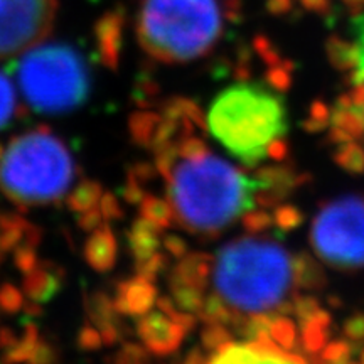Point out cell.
Returning <instances> with one entry per match:
<instances>
[{"label": "cell", "instance_id": "6da1fadb", "mask_svg": "<svg viewBox=\"0 0 364 364\" xmlns=\"http://www.w3.org/2000/svg\"><path fill=\"white\" fill-rule=\"evenodd\" d=\"M167 196L177 223L199 235H216L253 209L263 182L250 179L235 166L191 136L166 159Z\"/></svg>", "mask_w": 364, "mask_h": 364}, {"label": "cell", "instance_id": "7a4b0ae2", "mask_svg": "<svg viewBox=\"0 0 364 364\" xmlns=\"http://www.w3.org/2000/svg\"><path fill=\"white\" fill-rule=\"evenodd\" d=\"M294 280V258L272 241L241 238L223 247L213 267L216 295L238 314L279 307Z\"/></svg>", "mask_w": 364, "mask_h": 364}, {"label": "cell", "instance_id": "3957f363", "mask_svg": "<svg viewBox=\"0 0 364 364\" xmlns=\"http://www.w3.org/2000/svg\"><path fill=\"white\" fill-rule=\"evenodd\" d=\"M223 29L218 0H142L140 44L164 63H188L213 49Z\"/></svg>", "mask_w": 364, "mask_h": 364}, {"label": "cell", "instance_id": "277c9868", "mask_svg": "<svg viewBox=\"0 0 364 364\" xmlns=\"http://www.w3.org/2000/svg\"><path fill=\"white\" fill-rule=\"evenodd\" d=\"M208 120L211 134L247 167L265 161L267 145L289 129L282 98L245 81L218 95Z\"/></svg>", "mask_w": 364, "mask_h": 364}, {"label": "cell", "instance_id": "5b68a950", "mask_svg": "<svg viewBox=\"0 0 364 364\" xmlns=\"http://www.w3.org/2000/svg\"><path fill=\"white\" fill-rule=\"evenodd\" d=\"M75 166L66 145L48 132L21 135L0 161V189L12 201L44 204L61 198L70 188Z\"/></svg>", "mask_w": 364, "mask_h": 364}, {"label": "cell", "instance_id": "8992f818", "mask_svg": "<svg viewBox=\"0 0 364 364\" xmlns=\"http://www.w3.org/2000/svg\"><path fill=\"white\" fill-rule=\"evenodd\" d=\"M19 66V85L39 112H66L88 95L90 78L81 58L66 46H36Z\"/></svg>", "mask_w": 364, "mask_h": 364}, {"label": "cell", "instance_id": "52a82bcc", "mask_svg": "<svg viewBox=\"0 0 364 364\" xmlns=\"http://www.w3.org/2000/svg\"><path fill=\"white\" fill-rule=\"evenodd\" d=\"M312 247L332 267L364 265V198L341 196L318 211L312 223Z\"/></svg>", "mask_w": 364, "mask_h": 364}, {"label": "cell", "instance_id": "ba28073f", "mask_svg": "<svg viewBox=\"0 0 364 364\" xmlns=\"http://www.w3.org/2000/svg\"><path fill=\"white\" fill-rule=\"evenodd\" d=\"M56 0H0V59L27 53L51 33Z\"/></svg>", "mask_w": 364, "mask_h": 364}, {"label": "cell", "instance_id": "9c48e42d", "mask_svg": "<svg viewBox=\"0 0 364 364\" xmlns=\"http://www.w3.org/2000/svg\"><path fill=\"white\" fill-rule=\"evenodd\" d=\"M206 364H307L300 356L284 351L272 339L252 341L247 344L225 343L216 349Z\"/></svg>", "mask_w": 364, "mask_h": 364}, {"label": "cell", "instance_id": "30bf717a", "mask_svg": "<svg viewBox=\"0 0 364 364\" xmlns=\"http://www.w3.org/2000/svg\"><path fill=\"white\" fill-rule=\"evenodd\" d=\"M332 316L324 309H318L311 318L300 322V344L309 354H317L324 349L331 336Z\"/></svg>", "mask_w": 364, "mask_h": 364}, {"label": "cell", "instance_id": "8fae6325", "mask_svg": "<svg viewBox=\"0 0 364 364\" xmlns=\"http://www.w3.org/2000/svg\"><path fill=\"white\" fill-rule=\"evenodd\" d=\"M294 280L295 285L304 290H321L327 282L324 268L306 252L294 258Z\"/></svg>", "mask_w": 364, "mask_h": 364}, {"label": "cell", "instance_id": "7c38bea8", "mask_svg": "<svg viewBox=\"0 0 364 364\" xmlns=\"http://www.w3.org/2000/svg\"><path fill=\"white\" fill-rule=\"evenodd\" d=\"M326 53L329 63L338 71H351L358 68V44H353L341 38H329V41L326 43Z\"/></svg>", "mask_w": 364, "mask_h": 364}, {"label": "cell", "instance_id": "4fadbf2b", "mask_svg": "<svg viewBox=\"0 0 364 364\" xmlns=\"http://www.w3.org/2000/svg\"><path fill=\"white\" fill-rule=\"evenodd\" d=\"M332 161L338 164L341 169L349 172V174L359 176L364 174V147L359 145L356 140L354 142L336 145Z\"/></svg>", "mask_w": 364, "mask_h": 364}, {"label": "cell", "instance_id": "5bb4252c", "mask_svg": "<svg viewBox=\"0 0 364 364\" xmlns=\"http://www.w3.org/2000/svg\"><path fill=\"white\" fill-rule=\"evenodd\" d=\"M270 339L284 351H295L300 344L297 324L289 316H282L277 312L270 329Z\"/></svg>", "mask_w": 364, "mask_h": 364}, {"label": "cell", "instance_id": "9a60e30c", "mask_svg": "<svg viewBox=\"0 0 364 364\" xmlns=\"http://www.w3.org/2000/svg\"><path fill=\"white\" fill-rule=\"evenodd\" d=\"M331 125L339 127L349 132L354 139H361L364 136V120L358 115L354 108H331Z\"/></svg>", "mask_w": 364, "mask_h": 364}, {"label": "cell", "instance_id": "2e32d148", "mask_svg": "<svg viewBox=\"0 0 364 364\" xmlns=\"http://www.w3.org/2000/svg\"><path fill=\"white\" fill-rule=\"evenodd\" d=\"M331 125V108L324 102L316 100L309 107L307 117L300 122L304 132L307 134H322Z\"/></svg>", "mask_w": 364, "mask_h": 364}, {"label": "cell", "instance_id": "e0dca14e", "mask_svg": "<svg viewBox=\"0 0 364 364\" xmlns=\"http://www.w3.org/2000/svg\"><path fill=\"white\" fill-rule=\"evenodd\" d=\"M304 218L306 216L300 211V208L289 203H282L277 204L275 211H273V225L277 226L280 233H290V231L302 226Z\"/></svg>", "mask_w": 364, "mask_h": 364}, {"label": "cell", "instance_id": "ac0fdd59", "mask_svg": "<svg viewBox=\"0 0 364 364\" xmlns=\"http://www.w3.org/2000/svg\"><path fill=\"white\" fill-rule=\"evenodd\" d=\"M275 316L277 312H270V311L253 314V316L245 322L241 332L252 341L270 339V329H272L273 321H275Z\"/></svg>", "mask_w": 364, "mask_h": 364}, {"label": "cell", "instance_id": "d6986e66", "mask_svg": "<svg viewBox=\"0 0 364 364\" xmlns=\"http://www.w3.org/2000/svg\"><path fill=\"white\" fill-rule=\"evenodd\" d=\"M292 71L294 65L290 61H284L277 66H268L265 73L267 85L279 93H285L292 86Z\"/></svg>", "mask_w": 364, "mask_h": 364}, {"label": "cell", "instance_id": "ffe728a7", "mask_svg": "<svg viewBox=\"0 0 364 364\" xmlns=\"http://www.w3.org/2000/svg\"><path fill=\"white\" fill-rule=\"evenodd\" d=\"M353 353H354V346L351 341L338 339L324 346V349L321 351V358L324 359L326 363L344 364L349 361V358H351Z\"/></svg>", "mask_w": 364, "mask_h": 364}, {"label": "cell", "instance_id": "44dd1931", "mask_svg": "<svg viewBox=\"0 0 364 364\" xmlns=\"http://www.w3.org/2000/svg\"><path fill=\"white\" fill-rule=\"evenodd\" d=\"M16 110V97H14V88L6 76L0 73V129L9 124Z\"/></svg>", "mask_w": 364, "mask_h": 364}, {"label": "cell", "instance_id": "7402d4cb", "mask_svg": "<svg viewBox=\"0 0 364 364\" xmlns=\"http://www.w3.org/2000/svg\"><path fill=\"white\" fill-rule=\"evenodd\" d=\"M273 226V215L267 209H258V211H247L243 215V228L250 233H262V231L270 230Z\"/></svg>", "mask_w": 364, "mask_h": 364}, {"label": "cell", "instance_id": "603a6c76", "mask_svg": "<svg viewBox=\"0 0 364 364\" xmlns=\"http://www.w3.org/2000/svg\"><path fill=\"white\" fill-rule=\"evenodd\" d=\"M292 304L294 316L297 317L299 324L300 322H306L307 318H311L321 309V304H318V300L314 295H299V297L292 300Z\"/></svg>", "mask_w": 364, "mask_h": 364}, {"label": "cell", "instance_id": "cb8c5ba5", "mask_svg": "<svg viewBox=\"0 0 364 364\" xmlns=\"http://www.w3.org/2000/svg\"><path fill=\"white\" fill-rule=\"evenodd\" d=\"M230 341H231L230 332H228L221 324L209 326L208 329L203 332V343L208 349H211V351H216L220 346H223L225 343H230Z\"/></svg>", "mask_w": 364, "mask_h": 364}, {"label": "cell", "instance_id": "d4e9b609", "mask_svg": "<svg viewBox=\"0 0 364 364\" xmlns=\"http://www.w3.org/2000/svg\"><path fill=\"white\" fill-rule=\"evenodd\" d=\"M344 338L351 343H361L364 341V314L356 312L344 321L343 326Z\"/></svg>", "mask_w": 364, "mask_h": 364}, {"label": "cell", "instance_id": "484cf974", "mask_svg": "<svg viewBox=\"0 0 364 364\" xmlns=\"http://www.w3.org/2000/svg\"><path fill=\"white\" fill-rule=\"evenodd\" d=\"M289 154L290 147L284 136H277V139H273L272 142L267 145V157H270L272 161L275 162H285Z\"/></svg>", "mask_w": 364, "mask_h": 364}, {"label": "cell", "instance_id": "4316f807", "mask_svg": "<svg viewBox=\"0 0 364 364\" xmlns=\"http://www.w3.org/2000/svg\"><path fill=\"white\" fill-rule=\"evenodd\" d=\"M327 140L332 145H341V144H348V142H354V136L346 132L344 129H339V127H331L329 134H327Z\"/></svg>", "mask_w": 364, "mask_h": 364}, {"label": "cell", "instance_id": "83f0119b", "mask_svg": "<svg viewBox=\"0 0 364 364\" xmlns=\"http://www.w3.org/2000/svg\"><path fill=\"white\" fill-rule=\"evenodd\" d=\"M268 9L273 14H285L290 9V0H270Z\"/></svg>", "mask_w": 364, "mask_h": 364}, {"label": "cell", "instance_id": "f1b7e54d", "mask_svg": "<svg viewBox=\"0 0 364 364\" xmlns=\"http://www.w3.org/2000/svg\"><path fill=\"white\" fill-rule=\"evenodd\" d=\"M302 4L316 12H326L327 9V0H302Z\"/></svg>", "mask_w": 364, "mask_h": 364}, {"label": "cell", "instance_id": "f546056e", "mask_svg": "<svg viewBox=\"0 0 364 364\" xmlns=\"http://www.w3.org/2000/svg\"><path fill=\"white\" fill-rule=\"evenodd\" d=\"M329 304H331V306H334V307H338V306H343V302H341V299L334 297V295H332V297H329Z\"/></svg>", "mask_w": 364, "mask_h": 364}, {"label": "cell", "instance_id": "4dcf8cb0", "mask_svg": "<svg viewBox=\"0 0 364 364\" xmlns=\"http://www.w3.org/2000/svg\"><path fill=\"white\" fill-rule=\"evenodd\" d=\"M359 364H364V348L359 351Z\"/></svg>", "mask_w": 364, "mask_h": 364}, {"label": "cell", "instance_id": "1f68e13d", "mask_svg": "<svg viewBox=\"0 0 364 364\" xmlns=\"http://www.w3.org/2000/svg\"><path fill=\"white\" fill-rule=\"evenodd\" d=\"M346 2H359V4H364V0H346Z\"/></svg>", "mask_w": 364, "mask_h": 364}, {"label": "cell", "instance_id": "d6a6232c", "mask_svg": "<svg viewBox=\"0 0 364 364\" xmlns=\"http://www.w3.org/2000/svg\"><path fill=\"white\" fill-rule=\"evenodd\" d=\"M344 364H359V363H354V361H348V363H344Z\"/></svg>", "mask_w": 364, "mask_h": 364}, {"label": "cell", "instance_id": "836d02e7", "mask_svg": "<svg viewBox=\"0 0 364 364\" xmlns=\"http://www.w3.org/2000/svg\"><path fill=\"white\" fill-rule=\"evenodd\" d=\"M322 364H332V363H326V361H324V363H322Z\"/></svg>", "mask_w": 364, "mask_h": 364}]
</instances>
